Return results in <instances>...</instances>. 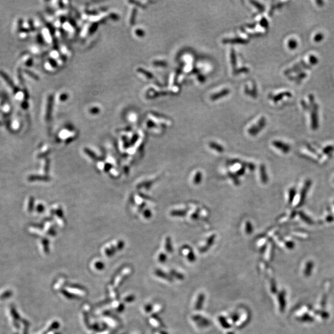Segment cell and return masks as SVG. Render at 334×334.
Masks as SVG:
<instances>
[{
    "mask_svg": "<svg viewBox=\"0 0 334 334\" xmlns=\"http://www.w3.org/2000/svg\"><path fill=\"white\" fill-rule=\"evenodd\" d=\"M295 195H296V190H295V189H294L293 188L290 189V190L289 191V202H290V204H291L293 202V199H294V198L295 197Z\"/></svg>",
    "mask_w": 334,
    "mask_h": 334,
    "instance_id": "5b68a950",
    "label": "cell"
},
{
    "mask_svg": "<svg viewBox=\"0 0 334 334\" xmlns=\"http://www.w3.org/2000/svg\"><path fill=\"white\" fill-rule=\"evenodd\" d=\"M261 24H262V26H263L264 27H267V22L266 21V19H263L261 21Z\"/></svg>",
    "mask_w": 334,
    "mask_h": 334,
    "instance_id": "7c38bea8",
    "label": "cell"
},
{
    "mask_svg": "<svg viewBox=\"0 0 334 334\" xmlns=\"http://www.w3.org/2000/svg\"><path fill=\"white\" fill-rule=\"evenodd\" d=\"M251 2L254 4V6H256L259 9H260L261 11H263V9H264V7L262 6H261V4H259L258 2H256V1H251Z\"/></svg>",
    "mask_w": 334,
    "mask_h": 334,
    "instance_id": "9c48e42d",
    "label": "cell"
},
{
    "mask_svg": "<svg viewBox=\"0 0 334 334\" xmlns=\"http://www.w3.org/2000/svg\"><path fill=\"white\" fill-rule=\"evenodd\" d=\"M274 145L279 148V149L281 150L283 152H288L289 151H290V147L286 145V144H285L283 143H282L281 142H278V141H276V142H274Z\"/></svg>",
    "mask_w": 334,
    "mask_h": 334,
    "instance_id": "3957f363",
    "label": "cell"
},
{
    "mask_svg": "<svg viewBox=\"0 0 334 334\" xmlns=\"http://www.w3.org/2000/svg\"><path fill=\"white\" fill-rule=\"evenodd\" d=\"M311 181L310 180H308L306 181L302 190H301V195H300V199H299V206H301L305 199H306V197L307 196V193L308 191V190L309 189L311 186Z\"/></svg>",
    "mask_w": 334,
    "mask_h": 334,
    "instance_id": "6da1fadb",
    "label": "cell"
},
{
    "mask_svg": "<svg viewBox=\"0 0 334 334\" xmlns=\"http://www.w3.org/2000/svg\"><path fill=\"white\" fill-rule=\"evenodd\" d=\"M332 151H334V147H332V146H329L327 148H326L324 151L325 152H326V153H330Z\"/></svg>",
    "mask_w": 334,
    "mask_h": 334,
    "instance_id": "30bf717a",
    "label": "cell"
},
{
    "mask_svg": "<svg viewBox=\"0 0 334 334\" xmlns=\"http://www.w3.org/2000/svg\"><path fill=\"white\" fill-rule=\"evenodd\" d=\"M288 46L290 49H294L296 48L297 46L296 42L295 40H290L288 42Z\"/></svg>",
    "mask_w": 334,
    "mask_h": 334,
    "instance_id": "52a82bcc",
    "label": "cell"
},
{
    "mask_svg": "<svg viewBox=\"0 0 334 334\" xmlns=\"http://www.w3.org/2000/svg\"><path fill=\"white\" fill-rule=\"evenodd\" d=\"M300 216H301V219H302L303 220H304L306 222L308 223H309V224H311V223H313L312 220H311L309 217H308L305 214H303V213L301 212V213H300Z\"/></svg>",
    "mask_w": 334,
    "mask_h": 334,
    "instance_id": "8992f818",
    "label": "cell"
},
{
    "mask_svg": "<svg viewBox=\"0 0 334 334\" xmlns=\"http://www.w3.org/2000/svg\"><path fill=\"white\" fill-rule=\"evenodd\" d=\"M231 63H232V65H233V67H234L235 66H236V56L234 55V52L232 50V52H231Z\"/></svg>",
    "mask_w": 334,
    "mask_h": 334,
    "instance_id": "ba28073f",
    "label": "cell"
},
{
    "mask_svg": "<svg viewBox=\"0 0 334 334\" xmlns=\"http://www.w3.org/2000/svg\"><path fill=\"white\" fill-rule=\"evenodd\" d=\"M230 93V90L228 89H224L222 91L217 93V94H215L214 95H212L211 97V99L212 100H218L219 99L223 97L224 96H226L228 94Z\"/></svg>",
    "mask_w": 334,
    "mask_h": 334,
    "instance_id": "7a4b0ae2",
    "label": "cell"
},
{
    "mask_svg": "<svg viewBox=\"0 0 334 334\" xmlns=\"http://www.w3.org/2000/svg\"><path fill=\"white\" fill-rule=\"evenodd\" d=\"M322 37H323V36H322L321 34H318V35H317L316 36V37H315V40H317V41H320V40L322 39Z\"/></svg>",
    "mask_w": 334,
    "mask_h": 334,
    "instance_id": "8fae6325",
    "label": "cell"
},
{
    "mask_svg": "<svg viewBox=\"0 0 334 334\" xmlns=\"http://www.w3.org/2000/svg\"><path fill=\"white\" fill-rule=\"evenodd\" d=\"M248 41L241 39H225L223 42V43H236V44H245Z\"/></svg>",
    "mask_w": 334,
    "mask_h": 334,
    "instance_id": "277c9868",
    "label": "cell"
}]
</instances>
